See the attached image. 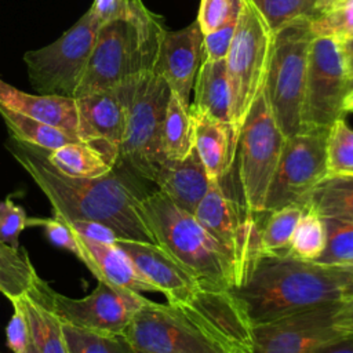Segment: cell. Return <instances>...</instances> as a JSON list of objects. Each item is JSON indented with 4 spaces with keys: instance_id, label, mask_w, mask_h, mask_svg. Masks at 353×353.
I'll return each mask as SVG.
<instances>
[{
    "instance_id": "cell-17",
    "label": "cell",
    "mask_w": 353,
    "mask_h": 353,
    "mask_svg": "<svg viewBox=\"0 0 353 353\" xmlns=\"http://www.w3.org/2000/svg\"><path fill=\"white\" fill-rule=\"evenodd\" d=\"M135 79L112 88L74 98L77 110V138L83 142L99 146L114 161H117L119 148L124 138L128 99Z\"/></svg>"
},
{
    "instance_id": "cell-29",
    "label": "cell",
    "mask_w": 353,
    "mask_h": 353,
    "mask_svg": "<svg viewBox=\"0 0 353 353\" xmlns=\"http://www.w3.org/2000/svg\"><path fill=\"white\" fill-rule=\"evenodd\" d=\"M193 149V120L189 105L171 91L163 123L164 156L167 160H182Z\"/></svg>"
},
{
    "instance_id": "cell-1",
    "label": "cell",
    "mask_w": 353,
    "mask_h": 353,
    "mask_svg": "<svg viewBox=\"0 0 353 353\" xmlns=\"http://www.w3.org/2000/svg\"><path fill=\"white\" fill-rule=\"evenodd\" d=\"M12 141L15 159L46 194L54 216L65 222L97 221L119 239L157 244L142 207L143 196L114 170L97 178H72L50 164L46 149Z\"/></svg>"
},
{
    "instance_id": "cell-12",
    "label": "cell",
    "mask_w": 353,
    "mask_h": 353,
    "mask_svg": "<svg viewBox=\"0 0 353 353\" xmlns=\"http://www.w3.org/2000/svg\"><path fill=\"white\" fill-rule=\"evenodd\" d=\"M32 287L47 302L63 324L79 328L123 334L134 314L150 299L142 294L99 280L97 288L84 298H69L55 292L37 274Z\"/></svg>"
},
{
    "instance_id": "cell-28",
    "label": "cell",
    "mask_w": 353,
    "mask_h": 353,
    "mask_svg": "<svg viewBox=\"0 0 353 353\" xmlns=\"http://www.w3.org/2000/svg\"><path fill=\"white\" fill-rule=\"evenodd\" d=\"M0 116L6 121L12 139L46 150H55L66 143L80 141L76 135L58 127L18 113L0 103Z\"/></svg>"
},
{
    "instance_id": "cell-9",
    "label": "cell",
    "mask_w": 353,
    "mask_h": 353,
    "mask_svg": "<svg viewBox=\"0 0 353 353\" xmlns=\"http://www.w3.org/2000/svg\"><path fill=\"white\" fill-rule=\"evenodd\" d=\"M99 26L88 10L54 43L25 52L29 81L37 94L74 98Z\"/></svg>"
},
{
    "instance_id": "cell-32",
    "label": "cell",
    "mask_w": 353,
    "mask_h": 353,
    "mask_svg": "<svg viewBox=\"0 0 353 353\" xmlns=\"http://www.w3.org/2000/svg\"><path fill=\"white\" fill-rule=\"evenodd\" d=\"M34 277V268L26 254L0 241V292L8 299L19 296L30 288Z\"/></svg>"
},
{
    "instance_id": "cell-31",
    "label": "cell",
    "mask_w": 353,
    "mask_h": 353,
    "mask_svg": "<svg viewBox=\"0 0 353 353\" xmlns=\"http://www.w3.org/2000/svg\"><path fill=\"white\" fill-rule=\"evenodd\" d=\"M68 353H134L123 334L95 331L63 324Z\"/></svg>"
},
{
    "instance_id": "cell-15",
    "label": "cell",
    "mask_w": 353,
    "mask_h": 353,
    "mask_svg": "<svg viewBox=\"0 0 353 353\" xmlns=\"http://www.w3.org/2000/svg\"><path fill=\"white\" fill-rule=\"evenodd\" d=\"M123 335L134 353H226L168 303L148 302Z\"/></svg>"
},
{
    "instance_id": "cell-41",
    "label": "cell",
    "mask_w": 353,
    "mask_h": 353,
    "mask_svg": "<svg viewBox=\"0 0 353 353\" xmlns=\"http://www.w3.org/2000/svg\"><path fill=\"white\" fill-rule=\"evenodd\" d=\"M29 223L41 225L52 244L63 250H68L69 252L74 254L77 258L80 256V247L76 239V233L68 225V222L54 216L50 219H28V225Z\"/></svg>"
},
{
    "instance_id": "cell-6",
    "label": "cell",
    "mask_w": 353,
    "mask_h": 353,
    "mask_svg": "<svg viewBox=\"0 0 353 353\" xmlns=\"http://www.w3.org/2000/svg\"><path fill=\"white\" fill-rule=\"evenodd\" d=\"M273 40L274 33L252 0H241L233 40L225 58L230 87V123L237 135L251 105L265 87Z\"/></svg>"
},
{
    "instance_id": "cell-40",
    "label": "cell",
    "mask_w": 353,
    "mask_h": 353,
    "mask_svg": "<svg viewBox=\"0 0 353 353\" xmlns=\"http://www.w3.org/2000/svg\"><path fill=\"white\" fill-rule=\"evenodd\" d=\"M145 8L142 0H94L90 11L102 25L116 19L132 18Z\"/></svg>"
},
{
    "instance_id": "cell-2",
    "label": "cell",
    "mask_w": 353,
    "mask_h": 353,
    "mask_svg": "<svg viewBox=\"0 0 353 353\" xmlns=\"http://www.w3.org/2000/svg\"><path fill=\"white\" fill-rule=\"evenodd\" d=\"M236 295L254 325L342 302L353 292V281L342 270L288 255H262Z\"/></svg>"
},
{
    "instance_id": "cell-24",
    "label": "cell",
    "mask_w": 353,
    "mask_h": 353,
    "mask_svg": "<svg viewBox=\"0 0 353 353\" xmlns=\"http://www.w3.org/2000/svg\"><path fill=\"white\" fill-rule=\"evenodd\" d=\"M15 298L28 321L26 353H68L62 323L39 292L30 285Z\"/></svg>"
},
{
    "instance_id": "cell-20",
    "label": "cell",
    "mask_w": 353,
    "mask_h": 353,
    "mask_svg": "<svg viewBox=\"0 0 353 353\" xmlns=\"http://www.w3.org/2000/svg\"><path fill=\"white\" fill-rule=\"evenodd\" d=\"M193 141L204 170L211 181H222L236 163L237 132L228 123L190 109Z\"/></svg>"
},
{
    "instance_id": "cell-19",
    "label": "cell",
    "mask_w": 353,
    "mask_h": 353,
    "mask_svg": "<svg viewBox=\"0 0 353 353\" xmlns=\"http://www.w3.org/2000/svg\"><path fill=\"white\" fill-rule=\"evenodd\" d=\"M114 244L125 252L137 270L165 299L178 296L199 284L181 263L157 244L123 239H117Z\"/></svg>"
},
{
    "instance_id": "cell-45",
    "label": "cell",
    "mask_w": 353,
    "mask_h": 353,
    "mask_svg": "<svg viewBox=\"0 0 353 353\" xmlns=\"http://www.w3.org/2000/svg\"><path fill=\"white\" fill-rule=\"evenodd\" d=\"M336 325L343 335L353 336V292L349 298L342 301L336 316Z\"/></svg>"
},
{
    "instance_id": "cell-18",
    "label": "cell",
    "mask_w": 353,
    "mask_h": 353,
    "mask_svg": "<svg viewBox=\"0 0 353 353\" xmlns=\"http://www.w3.org/2000/svg\"><path fill=\"white\" fill-rule=\"evenodd\" d=\"M203 36L199 22L194 21L179 30L165 29L159 48L154 72L188 105L201 63Z\"/></svg>"
},
{
    "instance_id": "cell-39",
    "label": "cell",
    "mask_w": 353,
    "mask_h": 353,
    "mask_svg": "<svg viewBox=\"0 0 353 353\" xmlns=\"http://www.w3.org/2000/svg\"><path fill=\"white\" fill-rule=\"evenodd\" d=\"M28 226V218L25 210L17 205L11 197L0 201V241L19 248V234Z\"/></svg>"
},
{
    "instance_id": "cell-8",
    "label": "cell",
    "mask_w": 353,
    "mask_h": 353,
    "mask_svg": "<svg viewBox=\"0 0 353 353\" xmlns=\"http://www.w3.org/2000/svg\"><path fill=\"white\" fill-rule=\"evenodd\" d=\"M285 137L277 125L265 92L251 105L237 137V175L244 205L265 212V201L277 168Z\"/></svg>"
},
{
    "instance_id": "cell-25",
    "label": "cell",
    "mask_w": 353,
    "mask_h": 353,
    "mask_svg": "<svg viewBox=\"0 0 353 353\" xmlns=\"http://www.w3.org/2000/svg\"><path fill=\"white\" fill-rule=\"evenodd\" d=\"M190 109L205 113L219 121L230 123V87L225 59L201 61L194 84Z\"/></svg>"
},
{
    "instance_id": "cell-42",
    "label": "cell",
    "mask_w": 353,
    "mask_h": 353,
    "mask_svg": "<svg viewBox=\"0 0 353 353\" xmlns=\"http://www.w3.org/2000/svg\"><path fill=\"white\" fill-rule=\"evenodd\" d=\"M237 21L226 23L203 36V57L201 61L225 59L230 48Z\"/></svg>"
},
{
    "instance_id": "cell-3",
    "label": "cell",
    "mask_w": 353,
    "mask_h": 353,
    "mask_svg": "<svg viewBox=\"0 0 353 353\" xmlns=\"http://www.w3.org/2000/svg\"><path fill=\"white\" fill-rule=\"evenodd\" d=\"M164 32L161 17L149 8L102 23L74 98L154 72Z\"/></svg>"
},
{
    "instance_id": "cell-47",
    "label": "cell",
    "mask_w": 353,
    "mask_h": 353,
    "mask_svg": "<svg viewBox=\"0 0 353 353\" xmlns=\"http://www.w3.org/2000/svg\"><path fill=\"white\" fill-rule=\"evenodd\" d=\"M345 66H346V74H347V88L353 83V34L346 37L341 41Z\"/></svg>"
},
{
    "instance_id": "cell-36",
    "label": "cell",
    "mask_w": 353,
    "mask_h": 353,
    "mask_svg": "<svg viewBox=\"0 0 353 353\" xmlns=\"http://www.w3.org/2000/svg\"><path fill=\"white\" fill-rule=\"evenodd\" d=\"M252 3L276 33L292 22L312 18L317 0H252Z\"/></svg>"
},
{
    "instance_id": "cell-22",
    "label": "cell",
    "mask_w": 353,
    "mask_h": 353,
    "mask_svg": "<svg viewBox=\"0 0 353 353\" xmlns=\"http://www.w3.org/2000/svg\"><path fill=\"white\" fill-rule=\"evenodd\" d=\"M210 182L211 179L193 149L182 160H167L154 183L178 207L194 214L208 190Z\"/></svg>"
},
{
    "instance_id": "cell-50",
    "label": "cell",
    "mask_w": 353,
    "mask_h": 353,
    "mask_svg": "<svg viewBox=\"0 0 353 353\" xmlns=\"http://www.w3.org/2000/svg\"><path fill=\"white\" fill-rule=\"evenodd\" d=\"M331 268H332V266H331ZM334 268H336V269L342 270L343 273H346V274L350 277V280L353 281V263H352V265H345V266H334Z\"/></svg>"
},
{
    "instance_id": "cell-46",
    "label": "cell",
    "mask_w": 353,
    "mask_h": 353,
    "mask_svg": "<svg viewBox=\"0 0 353 353\" xmlns=\"http://www.w3.org/2000/svg\"><path fill=\"white\" fill-rule=\"evenodd\" d=\"M313 353H353V336H342L332 342H328Z\"/></svg>"
},
{
    "instance_id": "cell-23",
    "label": "cell",
    "mask_w": 353,
    "mask_h": 353,
    "mask_svg": "<svg viewBox=\"0 0 353 353\" xmlns=\"http://www.w3.org/2000/svg\"><path fill=\"white\" fill-rule=\"evenodd\" d=\"M0 103L32 119L58 127L77 137L74 98L59 95H32L6 83L0 77Z\"/></svg>"
},
{
    "instance_id": "cell-26",
    "label": "cell",
    "mask_w": 353,
    "mask_h": 353,
    "mask_svg": "<svg viewBox=\"0 0 353 353\" xmlns=\"http://www.w3.org/2000/svg\"><path fill=\"white\" fill-rule=\"evenodd\" d=\"M47 159L59 172L72 178L102 176L116 165V161L99 146L83 141L47 150Z\"/></svg>"
},
{
    "instance_id": "cell-30",
    "label": "cell",
    "mask_w": 353,
    "mask_h": 353,
    "mask_svg": "<svg viewBox=\"0 0 353 353\" xmlns=\"http://www.w3.org/2000/svg\"><path fill=\"white\" fill-rule=\"evenodd\" d=\"M305 211L303 203H292L281 208L266 211L261 226L262 255H288L292 234Z\"/></svg>"
},
{
    "instance_id": "cell-13",
    "label": "cell",
    "mask_w": 353,
    "mask_h": 353,
    "mask_svg": "<svg viewBox=\"0 0 353 353\" xmlns=\"http://www.w3.org/2000/svg\"><path fill=\"white\" fill-rule=\"evenodd\" d=\"M347 74L341 41L313 37L302 99V130H330L345 114Z\"/></svg>"
},
{
    "instance_id": "cell-7",
    "label": "cell",
    "mask_w": 353,
    "mask_h": 353,
    "mask_svg": "<svg viewBox=\"0 0 353 353\" xmlns=\"http://www.w3.org/2000/svg\"><path fill=\"white\" fill-rule=\"evenodd\" d=\"M309 19L292 22L274 33L263 87L266 101L284 137L302 131V99L313 40Z\"/></svg>"
},
{
    "instance_id": "cell-44",
    "label": "cell",
    "mask_w": 353,
    "mask_h": 353,
    "mask_svg": "<svg viewBox=\"0 0 353 353\" xmlns=\"http://www.w3.org/2000/svg\"><path fill=\"white\" fill-rule=\"evenodd\" d=\"M68 225L73 229V232H76L77 234L94 240V241H99V243H106V244H114V241L119 239L116 236V233L108 228L106 225L97 222V221H81V219H76V221H70L68 222Z\"/></svg>"
},
{
    "instance_id": "cell-21",
    "label": "cell",
    "mask_w": 353,
    "mask_h": 353,
    "mask_svg": "<svg viewBox=\"0 0 353 353\" xmlns=\"http://www.w3.org/2000/svg\"><path fill=\"white\" fill-rule=\"evenodd\" d=\"M76 239L80 247L79 259L88 268L98 281L102 280L139 294L143 291L157 292V290L137 270L125 252L116 244L94 241L77 233Z\"/></svg>"
},
{
    "instance_id": "cell-14",
    "label": "cell",
    "mask_w": 353,
    "mask_h": 353,
    "mask_svg": "<svg viewBox=\"0 0 353 353\" xmlns=\"http://www.w3.org/2000/svg\"><path fill=\"white\" fill-rule=\"evenodd\" d=\"M330 130H302L285 138L270 182L265 212L306 201L310 192L328 175L327 141Z\"/></svg>"
},
{
    "instance_id": "cell-48",
    "label": "cell",
    "mask_w": 353,
    "mask_h": 353,
    "mask_svg": "<svg viewBox=\"0 0 353 353\" xmlns=\"http://www.w3.org/2000/svg\"><path fill=\"white\" fill-rule=\"evenodd\" d=\"M343 110H345V113H346V112H353V83L349 85L347 92H346V95H345V99H343Z\"/></svg>"
},
{
    "instance_id": "cell-35",
    "label": "cell",
    "mask_w": 353,
    "mask_h": 353,
    "mask_svg": "<svg viewBox=\"0 0 353 353\" xmlns=\"http://www.w3.org/2000/svg\"><path fill=\"white\" fill-rule=\"evenodd\" d=\"M325 226V247L316 263L324 266H345L353 263V223L323 218Z\"/></svg>"
},
{
    "instance_id": "cell-16",
    "label": "cell",
    "mask_w": 353,
    "mask_h": 353,
    "mask_svg": "<svg viewBox=\"0 0 353 353\" xmlns=\"http://www.w3.org/2000/svg\"><path fill=\"white\" fill-rule=\"evenodd\" d=\"M341 303H325L255 324L252 353H313L320 346L345 336L336 325Z\"/></svg>"
},
{
    "instance_id": "cell-37",
    "label": "cell",
    "mask_w": 353,
    "mask_h": 353,
    "mask_svg": "<svg viewBox=\"0 0 353 353\" xmlns=\"http://www.w3.org/2000/svg\"><path fill=\"white\" fill-rule=\"evenodd\" d=\"M327 167L328 175H353V130L343 117L338 119L330 128Z\"/></svg>"
},
{
    "instance_id": "cell-38",
    "label": "cell",
    "mask_w": 353,
    "mask_h": 353,
    "mask_svg": "<svg viewBox=\"0 0 353 353\" xmlns=\"http://www.w3.org/2000/svg\"><path fill=\"white\" fill-rule=\"evenodd\" d=\"M241 0H201L197 22L203 34L237 21Z\"/></svg>"
},
{
    "instance_id": "cell-34",
    "label": "cell",
    "mask_w": 353,
    "mask_h": 353,
    "mask_svg": "<svg viewBox=\"0 0 353 353\" xmlns=\"http://www.w3.org/2000/svg\"><path fill=\"white\" fill-rule=\"evenodd\" d=\"M309 25L314 37L345 40L353 34V0H336L330 7L314 14Z\"/></svg>"
},
{
    "instance_id": "cell-33",
    "label": "cell",
    "mask_w": 353,
    "mask_h": 353,
    "mask_svg": "<svg viewBox=\"0 0 353 353\" xmlns=\"http://www.w3.org/2000/svg\"><path fill=\"white\" fill-rule=\"evenodd\" d=\"M325 240L327 234L323 218L310 207L305 205V211L292 234L290 254L303 261L316 262L324 251Z\"/></svg>"
},
{
    "instance_id": "cell-10",
    "label": "cell",
    "mask_w": 353,
    "mask_h": 353,
    "mask_svg": "<svg viewBox=\"0 0 353 353\" xmlns=\"http://www.w3.org/2000/svg\"><path fill=\"white\" fill-rule=\"evenodd\" d=\"M167 303L226 353L254 352V323L233 288L199 283Z\"/></svg>"
},
{
    "instance_id": "cell-5",
    "label": "cell",
    "mask_w": 353,
    "mask_h": 353,
    "mask_svg": "<svg viewBox=\"0 0 353 353\" xmlns=\"http://www.w3.org/2000/svg\"><path fill=\"white\" fill-rule=\"evenodd\" d=\"M170 95L168 84L156 72L132 81L125 132L116 161L153 183L167 161L163 152V123Z\"/></svg>"
},
{
    "instance_id": "cell-11",
    "label": "cell",
    "mask_w": 353,
    "mask_h": 353,
    "mask_svg": "<svg viewBox=\"0 0 353 353\" xmlns=\"http://www.w3.org/2000/svg\"><path fill=\"white\" fill-rule=\"evenodd\" d=\"M193 215L230 254L236 270L234 288L239 287L262 256L261 214H254L244 204H237L225 193L221 181H211Z\"/></svg>"
},
{
    "instance_id": "cell-49",
    "label": "cell",
    "mask_w": 353,
    "mask_h": 353,
    "mask_svg": "<svg viewBox=\"0 0 353 353\" xmlns=\"http://www.w3.org/2000/svg\"><path fill=\"white\" fill-rule=\"evenodd\" d=\"M335 1H336V0H317V3H316V12H314V14L323 11L324 8L330 7V6H331L332 3H335Z\"/></svg>"
},
{
    "instance_id": "cell-27",
    "label": "cell",
    "mask_w": 353,
    "mask_h": 353,
    "mask_svg": "<svg viewBox=\"0 0 353 353\" xmlns=\"http://www.w3.org/2000/svg\"><path fill=\"white\" fill-rule=\"evenodd\" d=\"M305 205L321 218L353 223V175H328L307 196Z\"/></svg>"
},
{
    "instance_id": "cell-4",
    "label": "cell",
    "mask_w": 353,
    "mask_h": 353,
    "mask_svg": "<svg viewBox=\"0 0 353 353\" xmlns=\"http://www.w3.org/2000/svg\"><path fill=\"white\" fill-rule=\"evenodd\" d=\"M142 207L157 244L200 284L234 288L236 270L230 254L193 214L178 207L159 189L143 194Z\"/></svg>"
},
{
    "instance_id": "cell-43",
    "label": "cell",
    "mask_w": 353,
    "mask_h": 353,
    "mask_svg": "<svg viewBox=\"0 0 353 353\" xmlns=\"http://www.w3.org/2000/svg\"><path fill=\"white\" fill-rule=\"evenodd\" d=\"M10 302L12 303V316L8 321L6 334H7V343L8 347L14 353H26L28 346V321L26 316L18 302L17 298H11Z\"/></svg>"
}]
</instances>
